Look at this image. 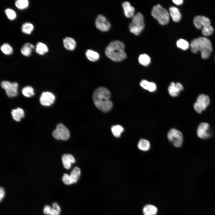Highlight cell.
I'll list each match as a JSON object with an SVG mask.
<instances>
[{"mask_svg": "<svg viewBox=\"0 0 215 215\" xmlns=\"http://www.w3.org/2000/svg\"><path fill=\"white\" fill-rule=\"evenodd\" d=\"M52 135L57 140H66L70 137V133L68 129L63 124L59 123L53 131Z\"/></svg>", "mask_w": 215, "mask_h": 215, "instance_id": "obj_7", "label": "cell"}, {"mask_svg": "<svg viewBox=\"0 0 215 215\" xmlns=\"http://www.w3.org/2000/svg\"><path fill=\"white\" fill-rule=\"evenodd\" d=\"M111 130L114 136L116 137H119L124 131V128L120 125H117L112 126Z\"/></svg>", "mask_w": 215, "mask_h": 215, "instance_id": "obj_29", "label": "cell"}, {"mask_svg": "<svg viewBox=\"0 0 215 215\" xmlns=\"http://www.w3.org/2000/svg\"><path fill=\"white\" fill-rule=\"evenodd\" d=\"M150 82L148 81L145 80H143L141 81L140 83L141 86L145 90H148L150 85Z\"/></svg>", "mask_w": 215, "mask_h": 215, "instance_id": "obj_36", "label": "cell"}, {"mask_svg": "<svg viewBox=\"0 0 215 215\" xmlns=\"http://www.w3.org/2000/svg\"><path fill=\"white\" fill-rule=\"evenodd\" d=\"M169 12L170 16L174 22H177L181 19V14L177 7L174 6L170 7Z\"/></svg>", "mask_w": 215, "mask_h": 215, "instance_id": "obj_18", "label": "cell"}, {"mask_svg": "<svg viewBox=\"0 0 215 215\" xmlns=\"http://www.w3.org/2000/svg\"><path fill=\"white\" fill-rule=\"evenodd\" d=\"M15 4L18 9L23 10L28 7L29 1L27 0H17L15 1Z\"/></svg>", "mask_w": 215, "mask_h": 215, "instance_id": "obj_30", "label": "cell"}, {"mask_svg": "<svg viewBox=\"0 0 215 215\" xmlns=\"http://www.w3.org/2000/svg\"><path fill=\"white\" fill-rule=\"evenodd\" d=\"M0 49L2 52L6 55H11L13 52L12 47L7 43L3 44L1 46Z\"/></svg>", "mask_w": 215, "mask_h": 215, "instance_id": "obj_32", "label": "cell"}, {"mask_svg": "<svg viewBox=\"0 0 215 215\" xmlns=\"http://www.w3.org/2000/svg\"><path fill=\"white\" fill-rule=\"evenodd\" d=\"M96 27L102 31H107L110 29L111 25L106 18L102 15H99L95 21Z\"/></svg>", "mask_w": 215, "mask_h": 215, "instance_id": "obj_12", "label": "cell"}, {"mask_svg": "<svg viewBox=\"0 0 215 215\" xmlns=\"http://www.w3.org/2000/svg\"><path fill=\"white\" fill-rule=\"evenodd\" d=\"M151 14L159 24L162 25H166L169 22L170 15L169 12L159 4H157L153 7Z\"/></svg>", "mask_w": 215, "mask_h": 215, "instance_id": "obj_4", "label": "cell"}, {"mask_svg": "<svg viewBox=\"0 0 215 215\" xmlns=\"http://www.w3.org/2000/svg\"><path fill=\"white\" fill-rule=\"evenodd\" d=\"M172 1L175 4L178 5H182L183 2L182 0H173Z\"/></svg>", "mask_w": 215, "mask_h": 215, "instance_id": "obj_39", "label": "cell"}, {"mask_svg": "<svg viewBox=\"0 0 215 215\" xmlns=\"http://www.w3.org/2000/svg\"><path fill=\"white\" fill-rule=\"evenodd\" d=\"M105 53L108 58L115 62L122 61L126 57L124 44L117 40L112 41L109 44L106 48Z\"/></svg>", "mask_w": 215, "mask_h": 215, "instance_id": "obj_3", "label": "cell"}, {"mask_svg": "<svg viewBox=\"0 0 215 215\" xmlns=\"http://www.w3.org/2000/svg\"><path fill=\"white\" fill-rule=\"evenodd\" d=\"M11 113L13 119L16 121L19 122L24 116V112L21 108H18L12 110Z\"/></svg>", "mask_w": 215, "mask_h": 215, "instance_id": "obj_22", "label": "cell"}, {"mask_svg": "<svg viewBox=\"0 0 215 215\" xmlns=\"http://www.w3.org/2000/svg\"><path fill=\"white\" fill-rule=\"evenodd\" d=\"M138 148L143 151H147L149 150L150 147L149 142L147 140L144 139H140L138 144Z\"/></svg>", "mask_w": 215, "mask_h": 215, "instance_id": "obj_25", "label": "cell"}, {"mask_svg": "<svg viewBox=\"0 0 215 215\" xmlns=\"http://www.w3.org/2000/svg\"><path fill=\"white\" fill-rule=\"evenodd\" d=\"M1 85L5 90L6 94L9 97H15L17 95L18 84L17 82L4 81L1 82Z\"/></svg>", "mask_w": 215, "mask_h": 215, "instance_id": "obj_10", "label": "cell"}, {"mask_svg": "<svg viewBox=\"0 0 215 215\" xmlns=\"http://www.w3.org/2000/svg\"><path fill=\"white\" fill-rule=\"evenodd\" d=\"M176 46L179 48L185 50H188L190 47V44L186 40L180 39L176 42Z\"/></svg>", "mask_w": 215, "mask_h": 215, "instance_id": "obj_27", "label": "cell"}, {"mask_svg": "<svg viewBox=\"0 0 215 215\" xmlns=\"http://www.w3.org/2000/svg\"><path fill=\"white\" fill-rule=\"evenodd\" d=\"M190 44L191 52L196 53L200 52L201 57L203 59H208L212 51V47L210 41L204 36H200L194 39Z\"/></svg>", "mask_w": 215, "mask_h": 215, "instance_id": "obj_2", "label": "cell"}, {"mask_svg": "<svg viewBox=\"0 0 215 215\" xmlns=\"http://www.w3.org/2000/svg\"><path fill=\"white\" fill-rule=\"evenodd\" d=\"M183 89L182 84L179 83H176L171 82L168 87V93L172 97H176L178 96L180 91Z\"/></svg>", "mask_w": 215, "mask_h": 215, "instance_id": "obj_15", "label": "cell"}, {"mask_svg": "<svg viewBox=\"0 0 215 215\" xmlns=\"http://www.w3.org/2000/svg\"><path fill=\"white\" fill-rule=\"evenodd\" d=\"M5 192L4 188L1 187L0 188V200L1 201L4 196Z\"/></svg>", "mask_w": 215, "mask_h": 215, "instance_id": "obj_38", "label": "cell"}, {"mask_svg": "<svg viewBox=\"0 0 215 215\" xmlns=\"http://www.w3.org/2000/svg\"><path fill=\"white\" fill-rule=\"evenodd\" d=\"M55 99L54 95L52 93L46 91L43 92L39 98L41 104L44 106H48L52 105Z\"/></svg>", "mask_w": 215, "mask_h": 215, "instance_id": "obj_14", "label": "cell"}, {"mask_svg": "<svg viewBox=\"0 0 215 215\" xmlns=\"http://www.w3.org/2000/svg\"><path fill=\"white\" fill-rule=\"evenodd\" d=\"M110 93L106 88L99 87L94 91L93 100L95 106L104 112L110 110L113 107V103L110 100Z\"/></svg>", "mask_w": 215, "mask_h": 215, "instance_id": "obj_1", "label": "cell"}, {"mask_svg": "<svg viewBox=\"0 0 215 215\" xmlns=\"http://www.w3.org/2000/svg\"><path fill=\"white\" fill-rule=\"evenodd\" d=\"M62 161L64 168L66 169H70L72 164L75 162L74 157L70 154H64L62 157Z\"/></svg>", "mask_w": 215, "mask_h": 215, "instance_id": "obj_16", "label": "cell"}, {"mask_svg": "<svg viewBox=\"0 0 215 215\" xmlns=\"http://www.w3.org/2000/svg\"><path fill=\"white\" fill-rule=\"evenodd\" d=\"M193 23L195 27L198 29L211 25L210 20L203 16H197L194 19Z\"/></svg>", "mask_w": 215, "mask_h": 215, "instance_id": "obj_13", "label": "cell"}, {"mask_svg": "<svg viewBox=\"0 0 215 215\" xmlns=\"http://www.w3.org/2000/svg\"><path fill=\"white\" fill-rule=\"evenodd\" d=\"M22 31L24 33L27 34H31L34 29V26L30 22L23 24L22 27Z\"/></svg>", "mask_w": 215, "mask_h": 215, "instance_id": "obj_28", "label": "cell"}, {"mask_svg": "<svg viewBox=\"0 0 215 215\" xmlns=\"http://www.w3.org/2000/svg\"><path fill=\"white\" fill-rule=\"evenodd\" d=\"M5 13L8 18L10 20L14 19L16 17V13L13 10L10 8H7L5 10Z\"/></svg>", "mask_w": 215, "mask_h": 215, "instance_id": "obj_35", "label": "cell"}, {"mask_svg": "<svg viewBox=\"0 0 215 215\" xmlns=\"http://www.w3.org/2000/svg\"><path fill=\"white\" fill-rule=\"evenodd\" d=\"M86 56L88 59L92 62H95L98 60L99 58L98 53L91 50L86 51Z\"/></svg>", "mask_w": 215, "mask_h": 215, "instance_id": "obj_24", "label": "cell"}, {"mask_svg": "<svg viewBox=\"0 0 215 215\" xmlns=\"http://www.w3.org/2000/svg\"><path fill=\"white\" fill-rule=\"evenodd\" d=\"M214 32V29L211 25L202 28V33L205 36H209L211 35Z\"/></svg>", "mask_w": 215, "mask_h": 215, "instance_id": "obj_33", "label": "cell"}, {"mask_svg": "<svg viewBox=\"0 0 215 215\" xmlns=\"http://www.w3.org/2000/svg\"><path fill=\"white\" fill-rule=\"evenodd\" d=\"M169 141L175 147L179 148L182 145L183 141V136L179 130L174 129H171L167 135Z\"/></svg>", "mask_w": 215, "mask_h": 215, "instance_id": "obj_6", "label": "cell"}, {"mask_svg": "<svg viewBox=\"0 0 215 215\" xmlns=\"http://www.w3.org/2000/svg\"><path fill=\"white\" fill-rule=\"evenodd\" d=\"M36 52L40 55H43L47 53L48 49L47 46L44 43L41 42H38L36 44Z\"/></svg>", "mask_w": 215, "mask_h": 215, "instance_id": "obj_23", "label": "cell"}, {"mask_svg": "<svg viewBox=\"0 0 215 215\" xmlns=\"http://www.w3.org/2000/svg\"><path fill=\"white\" fill-rule=\"evenodd\" d=\"M61 212L60 208L56 202L52 203L51 215H59Z\"/></svg>", "mask_w": 215, "mask_h": 215, "instance_id": "obj_34", "label": "cell"}, {"mask_svg": "<svg viewBox=\"0 0 215 215\" xmlns=\"http://www.w3.org/2000/svg\"><path fill=\"white\" fill-rule=\"evenodd\" d=\"M132 18V22L129 25V30L131 33L138 35L145 27L144 17L141 13H138Z\"/></svg>", "mask_w": 215, "mask_h": 215, "instance_id": "obj_5", "label": "cell"}, {"mask_svg": "<svg viewBox=\"0 0 215 215\" xmlns=\"http://www.w3.org/2000/svg\"><path fill=\"white\" fill-rule=\"evenodd\" d=\"M138 61L140 64L146 66L150 64V59L147 54H142L139 56Z\"/></svg>", "mask_w": 215, "mask_h": 215, "instance_id": "obj_26", "label": "cell"}, {"mask_svg": "<svg viewBox=\"0 0 215 215\" xmlns=\"http://www.w3.org/2000/svg\"></svg>", "mask_w": 215, "mask_h": 215, "instance_id": "obj_40", "label": "cell"}, {"mask_svg": "<svg viewBox=\"0 0 215 215\" xmlns=\"http://www.w3.org/2000/svg\"><path fill=\"white\" fill-rule=\"evenodd\" d=\"M64 46L67 49L72 50L74 49L76 46L75 40L70 37H66L63 40Z\"/></svg>", "mask_w": 215, "mask_h": 215, "instance_id": "obj_20", "label": "cell"}, {"mask_svg": "<svg viewBox=\"0 0 215 215\" xmlns=\"http://www.w3.org/2000/svg\"><path fill=\"white\" fill-rule=\"evenodd\" d=\"M122 6L125 16L128 18H132L135 15L134 7L131 6L130 3L128 1L123 2L122 4Z\"/></svg>", "mask_w": 215, "mask_h": 215, "instance_id": "obj_17", "label": "cell"}, {"mask_svg": "<svg viewBox=\"0 0 215 215\" xmlns=\"http://www.w3.org/2000/svg\"><path fill=\"white\" fill-rule=\"evenodd\" d=\"M23 95L27 97H30L34 94L33 89L31 86H28L24 87L22 90Z\"/></svg>", "mask_w": 215, "mask_h": 215, "instance_id": "obj_31", "label": "cell"}, {"mask_svg": "<svg viewBox=\"0 0 215 215\" xmlns=\"http://www.w3.org/2000/svg\"><path fill=\"white\" fill-rule=\"evenodd\" d=\"M52 207L49 205H45L43 209V212L46 215H51Z\"/></svg>", "mask_w": 215, "mask_h": 215, "instance_id": "obj_37", "label": "cell"}, {"mask_svg": "<svg viewBox=\"0 0 215 215\" xmlns=\"http://www.w3.org/2000/svg\"><path fill=\"white\" fill-rule=\"evenodd\" d=\"M34 49L33 44L30 43H26L22 47L21 52L23 55L28 57L31 55Z\"/></svg>", "mask_w": 215, "mask_h": 215, "instance_id": "obj_19", "label": "cell"}, {"mask_svg": "<svg viewBox=\"0 0 215 215\" xmlns=\"http://www.w3.org/2000/svg\"><path fill=\"white\" fill-rule=\"evenodd\" d=\"M197 134L199 138L202 139L209 138L211 136V133L210 131L209 124L206 122L200 123L197 129Z\"/></svg>", "mask_w": 215, "mask_h": 215, "instance_id": "obj_11", "label": "cell"}, {"mask_svg": "<svg viewBox=\"0 0 215 215\" xmlns=\"http://www.w3.org/2000/svg\"><path fill=\"white\" fill-rule=\"evenodd\" d=\"M81 174L80 169L75 167L71 171L70 175L64 173L62 178L63 183L66 185H70L76 183L78 180Z\"/></svg>", "mask_w": 215, "mask_h": 215, "instance_id": "obj_9", "label": "cell"}, {"mask_svg": "<svg viewBox=\"0 0 215 215\" xmlns=\"http://www.w3.org/2000/svg\"><path fill=\"white\" fill-rule=\"evenodd\" d=\"M210 103L208 96L204 94H201L197 97L194 107L195 110L198 113H201L205 110Z\"/></svg>", "mask_w": 215, "mask_h": 215, "instance_id": "obj_8", "label": "cell"}, {"mask_svg": "<svg viewBox=\"0 0 215 215\" xmlns=\"http://www.w3.org/2000/svg\"><path fill=\"white\" fill-rule=\"evenodd\" d=\"M142 211L144 215H156L158 209L155 205L148 204L143 207Z\"/></svg>", "mask_w": 215, "mask_h": 215, "instance_id": "obj_21", "label": "cell"}]
</instances>
